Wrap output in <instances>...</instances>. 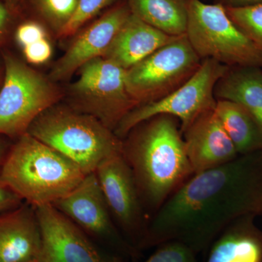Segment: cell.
Returning a JSON list of instances; mask_svg holds the SVG:
<instances>
[{
    "mask_svg": "<svg viewBox=\"0 0 262 262\" xmlns=\"http://www.w3.org/2000/svg\"><path fill=\"white\" fill-rule=\"evenodd\" d=\"M262 215V151L194 174L149 221L139 249L179 241L198 253L236 221Z\"/></svg>",
    "mask_w": 262,
    "mask_h": 262,
    "instance_id": "obj_1",
    "label": "cell"
},
{
    "mask_svg": "<svg viewBox=\"0 0 262 262\" xmlns=\"http://www.w3.org/2000/svg\"><path fill=\"white\" fill-rule=\"evenodd\" d=\"M122 141V155L132 170L150 219L192 177L177 117L159 115L141 122ZM125 136V137H126Z\"/></svg>",
    "mask_w": 262,
    "mask_h": 262,
    "instance_id": "obj_2",
    "label": "cell"
},
{
    "mask_svg": "<svg viewBox=\"0 0 262 262\" xmlns=\"http://www.w3.org/2000/svg\"><path fill=\"white\" fill-rule=\"evenodd\" d=\"M85 176L73 162L28 133L12 143L0 170V179L34 208L54 204Z\"/></svg>",
    "mask_w": 262,
    "mask_h": 262,
    "instance_id": "obj_3",
    "label": "cell"
},
{
    "mask_svg": "<svg viewBox=\"0 0 262 262\" xmlns=\"http://www.w3.org/2000/svg\"><path fill=\"white\" fill-rule=\"evenodd\" d=\"M29 134L68 158L87 174L103 161L122 154V141L96 117L52 107L29 127Z\"/></svg>",
    "mask_w": 262,
    "mask_h": 262,
    "instance_id": "obj_4",
    "label": "cell"
},
{
    "mask_svg": "<svg viewBox=\"0 0 262 262\" xmlns=\"http://www.w3.org/2000/svg\"><path fill=\"white\" fill-rule=\"evenodd\" d=\"M186 36L202 60L210 58L229 67L262 69V51L234 25L222 5L188 0Z\"/></svg>",
    "mask_w": 262,
    "mask_h": 262,
    "instance_id": "obj_5",
    "label": "cell"
},
{
    "mask_svg": "<svg viewBox=\"0 0 262 262\" xmlns=\"http://www.w3.org/2000/svg\"><path fill=\"white\" fill-rule=\"evenodd\" d=\"M5 74L0 89V136L18 139L58 101L56 88L8 51L1 52Z\"/></svg>",
    "mask_w": 262,
    "mask_h": 262,
    "instance_id": "obj_6",
    "label": "cell"
},
{
    "mask_svg": "<svg viewBox=\"0 0 262 262\" xmlns=\"http://www.w3.org/2000/svg\"><path fill=\"white\" fill-rule=\"evenodd\" d=\"M229 69L215 60H203L200 68L187 82L162 99L134 108L114 132L120 139L125 137L136 125L159 115L177 117L184 132L198 117L214 110L217 102L215 84Z\"/></svg>",
    "mask_w": 262,
    "mask_h": 262,
    "instance_id": "obj_7",
    "label": "cell"
},
{
    "mask_svg": "<svg viewBox=\"0 0 262 262\" xmlns=\"http://www.w3.org/2000/svg\"><path fill=\"white\" fill-rule=\"evenodd\" d=\"M202 61L186 34L179 36L127 70L128 92L139 106L155 102L187 82Z\"/></svg>",
    "mask_w": 262,
    "mask_h": 262,
    "instance_id": "obj_8",
    "label": "cell"
},
{
    "mask_svg": "<svg viewBox=\"0 0 262 262\" xmlns=\"http://www.w3.org/2000/svg\"><path fill=\"white\" fill-rule=\"evenodd\" d=\"M127 70L104 57L95 58L80 68L72 86L83 103L84 111L115 131L122 119L139 103L131 96L126 84Z\"/></svg>",
    "mask_w": 262,
    "mask_h": 262,
    "instance_id": "obj_9",
    "label": "cell"
},
{
    "mask_svg": "<svg viewBox=\"0 0 262 262\" xmlns=\"http://www.w3.org/2000/svg\"><path fill=\"white\" fill-rule=\"evenodd\" d=\"M52 206L89 237L107 244L127 257H137L138 250L122 237L113 222L95 172L87 174L72 192Z\"/></svg>",
    "mask_w": 262,
    "mask_h": 262,
    "instance_id": "obj_10",
    "label": "cell"
},
{
    "mask_svg": "<svg viewBox=\"0 0 262 262\" xmlns=\"http://www.w3.org/2000/svg\"><path fill=\"white\" fill-rule=\"evenodd\" d=\"M95 173L113 220L127 242L139 249L147 228V215L130 166L123 155H118L103 161Z\"/></svg>",
    "mask_w": 262,
    "mask_h": 262,
    "instance_id": "obj_11",
    "label": "cell"
},
{
    "mask_svg": "<svg viewBox=\"0 0 262 262\" xmlns=\"http://www.w3.org/2000/svg\"><path fill=\"white\" fill-rule=\"evenodd\" d=\"M42 234L40 262H122L98 249L84 232L52 205L35 208Z\"/></svg>",
    "mask_w": 262,
    "mask_h": 262,
    "instance_id": "obj_12",
    "label": "cell"
},
{
    "mask_svg": "<svg viewBox=\"0 0 262 262\" xmlns=\"http://www.w3.org/2000/svg\"><path fill=\"white\" fill-rule=\"evenodd\" d=\"M214 110L198 117L182 133L194 174L225 165L239 156Z\"/></svg>",
    "mask_w": 262,
    "mask_h": 262,
    "instance_id": "obj_13",
    "label": "cell"
},
{
    "mask_svg": "<svg viewBox=\"0 0 262 262\" xmlns=\"http://www.w3.org/2000/svg\"><path fill=\"white\" fill-rule=\"evenodd\" d=\"M131 11L127 3L108 11L84 31L55 66L52 77L61 80L91 60L104 56Z\"/></svg>",
    "mask_w": 262,
    "mask_h": 262,
    "instance_id": "obj_14",
    "label": "cell"
},
{
    "mask_svg": "<svg viewBox=\"0 0 262 262\" xmlns=\"http://www.w3.org/2000/svg\"><path fill=\"white\" fill-rule=\"evenodd\" d=\"M42 249V234L35 208L24 202L0 213V262L37 259Z\"/></svg>",
    "mask_w": 262,
    "mask_h": 262,
    "instance_id": "obj_15",
    "label": "cell"
},
{
    "mask_svg": "<svg viewBox=\"0 0 262 262\" xmlns=\"http://www.w3.org/2000/svg\"><path fill=\"white\" fill-rule=\"evenodd\" d=\"M177 37L154 28L131 13L103 57L127 70Z\"/></svg>",
    "mask_w": 262,
    "mask_h": 262,
    "instance_id": "obj_16",
    "label": "cell"
},
{
    "mask_svg": "<svg viewBox=\"0 0 262 262\" xmlns=\"http://www.w3.org/2000/svg\"><path fill=\"white\" fill-rule=\"evenodd\" d=\"M256 217H243L229 226L209 248L206 262H262V231Z\"/></svg>",
    "mask_w": 262,
    "mask_h": 262,
    "instance_id": "obj_17",
    "label": "cell"
},
{
    "mask_svg": "<svg viewBox=\"0 0 262 262\" xmlns=\"http://www.w3.org/2000/svg\"><path fill=\"white\" fill-rule=\"evenodd\" d=\"M216 100H229L242 104L262 127V69L229 67L215 84Z\"/></svg>",
    "mask_w": 262,
    "mask_h": 262,
    "instance_id": "obj_18",
    "label": "cell"
},
{
    "mask_svg": "<svg viewBox=\"0 0 262 262\" xmlns=\"http://www.w3.org/2000/svg\"><path fill=\"white\" fill-rule=\"evenodd\" d=\"M239 155L262 151V127L241 103L217 100L214 110Z\"/></svg>",
    "mask_w": 262,
    "mask_h": 262,
    "instance_id": "obj_19",
    "label": "cell"
},
{
    "mask_svg": "<svg viewBox=\"0 0 262 262\" xmlns=\"http://www.w3.org/2000/svg\"><path fill=\"white\" fill-rule=\"evenodd\" d=\"M131 13L168 35L187 32L188 0H127Z\"/></svg>",
    "mask_w": 262,
    "mask_h": 262,
    "instance_id": "obj_20",
    "label": "cell"
},
{
    "mask_svg": "<svg viewBox=\"0 0 262 262\" xmlns=\"http://www.w3.org/2000/svg\"><path fill=\"white\" fill-rule=\"evenodd\" d=\"M225 10L234 25L262 51V3Z\"/></svg>",
    "mask_w": 262,
    "mask_h": 262,
    "instance_id": "obj_21",
    "label": "cell"
},
{
    "mask_svg": "<svg viewBox=\"0 0 262 262\" xmlns=\"http://www.w3.org/2000/svg\"><path fill=\"white\" fill-rule=\"evenodd\" d=\"M117 1L118 0H79L73 16L61 30V35H72L101 10Z\"/></svg>",
    "mask_w": 262,
    "mask_h": 262,
    "instance_id": "obj_22",
    "label": "cell"
},
{
    "mask_svg": "<svg viewBox=\"0 0 262 262\" xmlns=\"http://www.w3.org/2000/svg\"><path fill=\"white\" fill-rule=\"evenodd\" d=\"M158 247L144 262H196V253L179 241H168Z\"/></svg>",
    "mask_w": 262,
    "mask_h": 262,
    "instance_id": "obj_23",
    "label": "cell"
},
{
    "mask_svg": "<svg viewBox=\"0 0 262 262\" xmlns=\"http://www.w3.org/2000/svg\"><path fill=\"white\" fill-rule=\"evenodd\" d=\"M41 8L53 23L61 30L73 16L79 0H38Z\"/></svg>",
    "mask_w": 262,
    "mask_h": 262,
    "instance_id": "obj_24",
    "label": "cell"
},
{
    "mask_svg": "<svg viewBox=\"0 0 262 262\" xmlns=\"http://www.w3.org/2000/svg\"><path fill=\"white\" fill-rule=\"evenodd\" d=\"M14 38L18 46L23 49L33 43L46 39V32L42 26L36 22H24L15 29Z\"/></svg>",
    "mask_w": 262,
    "mask_h": 262,
    "instance_id": "obj_25",
    "label": "cell"
},
{
    "mask_svg": "<svg viewBox=\"0 0 262 262\" xmlns=\"http://www.w3.org/2000/svg\"><path fill=\"white\" fill-rule=\"evenodd\" d=\"M26 61L32 64H42L50 59L52 55L51 45L47 39H43L24 48Z\"/></svg>",
    "mask_w": 262,
    "mask_h": 262,
    "instance_id": "obj_26",
    "label": "cell"
},
{
    "mask_svg": "<svg viewBox=\"0 0 262 262\" xmlns=\"http://www.w3.org/2000/svg\"><path fill=\"white\" fill-rule=\"evenodd\" d=\"M15 9L16 8L10 6L5 0H0V47L6 42L9 36L12 19Z\"/></svg>",
    "mask_w": 262,
    "mask_h": 262,
    "instance_id": "obj_27",
    "label": "cell"
},
{
    "mask_svg": "<svg viewBox=\"0 0 262 262\" xmlns=\"http://www.w3.org/2000/svg\"><path fill=\"white\" fill-rule=\"evenodd\" d=\"M24 201L0 179V213L20 206Z\"/></svg>",
    "mask_w": 262,
    "mask_h": 262,
    "instance_id": "obj_28",
    "label": "cell"
},
{
    "mask_svg": "<svg viewBox=\"0 0 262 262\" xmlns=\"http://www.w3.org/2000/svg\"><path fill=\"white\" fill-rule=\"evenodd\" d=\"M213 3L222 5L225 8H243L261 4L262 0H213Z\"/></svg>",
    "mask_w": 262,
    "mask_h": 262,
    "instance_id": "obj_29",
    "label": "cell"
},
{
    "mask_svg": "<svg viewBox=\"0 0 262 262\" xmlns=\"http://www.w3.org/2000/svg\"><path fill=\"white\" fill-rule=\"evenodd\" d=\"M8 139H10L4 136H0V170L12 145V143H10Z\"/></svg>",
    "mask_w": 262,
    "mask_h": 262,
    "instance_id": "obj_30",
    "label": "cell"
},
{
    "mask_svg": "<svg viewBox=\"0 0 262 262\" xmlns=\"http://www.w3.org/2000/svg\"><path fill=\"white\" fill-rule=\"evenodd\" d=\"M5 68L4 63H3V56L2 53H0V89L3 84V79H4Z\"/></svg>",
    "mask_w": 262,
    "mask_h": 262,
    "instance_id": "obj_31",
    "label": "cell"
},
{
    "mask_svg": "<svg viewBox=\"0 0 262 262\" xmlns=\"http://www.w3.org/2000/svg\"><path fill=\"white\" fill-rule=\"evenodd\" d=\"M8 5H10V6L13 7V8H17V5H18V0H5Z\"/></svg>",
    "mask_w": 262,
    "mask_h": 262,
    "instance_id": "obj_32",
    "label": "cell"
},
{
    "mask_svg": "<svg viewBox=\"0 0 262 262\" xmlns=\"http://www.w3.org/2000/svg\"><path fill=\"white\" fill-rule=\"evenodd\" d=\"M26 262H40V261H39V260L38 259V258H37V259H33V260H31V261H26Z\"/></svg>",
    "mask_w": 262,
    "mask_h": 262,
    "instance_id": "obj_33",
    "label": "cell"
}]
</instances>
